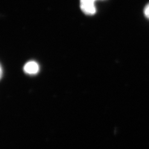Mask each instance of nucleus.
I'll return each instance as SVG.
<instances>
[{
	"mask_svg": "<svg viewBox=\"0 0 149 149\" xmlns=\"http://www.w3.org/2000/svg\"><path fill=\"white\" fill-rule=\"evenodd\" d=\"M95 2L93 0H80V6L82 11L86 15H94L96 13Z\"/></svg>",
	"mask_w": 149,
	"mask_h": 149,
	"instance_id": "nucleus-1",
	"label": "nucleus"
},
{
	"mask_svg": "<svg viewBox=\"0 0 149 149\" xmlns=\"http://www.w3.org/2000/svg\"><path fill=\"white\" fill-rule=\"evenodd\" d=\"M39 65L36 62L31 61L27 62L24 67V72L29 74H34L39 72Z\"/></svg>",
	"mask_w": 149,
	"mask_h": 149,
	"instance_id": "nucleus-2",
	"label": "nucleus"
},
{
	"mask_svg": "<svg viewBox=\"0 0 149 149\" xmlns=\"http://www.w3.org/2000/svg\"><path fill=\"white\" fill-rule=\"evenodd\" d=\"M144 15L145 16L149 19V4L146 6L145 9H144Z\"/></svg>",
	"mask_w": 149,
	"mask_h": 149,
	"instance_id": "nucleus-3",
	"label": "nucleus"
},
{
	"mask_svg": "<svg viewBox=\"0 0 149 149\" xmlns=\"http://www.w3.org/2000/svg\"><path fill=\"white\" fill-rule=\"evenodd\" d=\"M93 1H96V0H93Z\"/></svg>",
	"mask_w": 149,
	"mask_h": 149,
	"instance_id": "nucleus-4",
	"label": "nucleus"
}]
</instances>
